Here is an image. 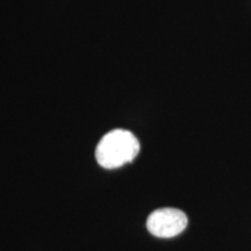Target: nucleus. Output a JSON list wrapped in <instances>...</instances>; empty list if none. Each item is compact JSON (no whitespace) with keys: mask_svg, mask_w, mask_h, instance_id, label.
<instances>
[{"mask_svg":"<svg viewBox=\"0 0 251 251\" xmlns=\"http://www.w3.org/2000/svg\"><path fill=\"white\" fill-rule=\"evenodd\" d=\"M140 151L139 140L125 129L109 131L100 140L96 149V158L105 169H117L133 162Z\"/></svg>","mask_w":251,"mask_h":251,"instance_id":"nucleus-1","label":"nucleus"},{"mask_svg":"<svg viewBox=\"0 0 251 251\" xmlns=\"http://www.w3.org/2000/svg\"><path fill=\"white\" fill-rule=\"evenodd\" d=\"M187 216L178 208H159L153 211L147 220L149 233L156 237L170 238L183 233L187 226Z\"/></svg>","mask_w":251,"mask_h":251,"instance_id":"nucleus-2","label":"nucleus"}]
</instances>
